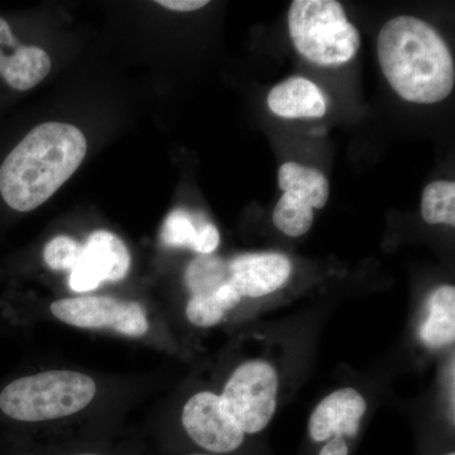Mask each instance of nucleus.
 <instances>
[{"instance_id": "obj_1", "label": "nucleus", "mask_w": 455, "mask_h": 455, "mask_svg": "<svg viewBox=\"0 0 455 455\" xmlns=\"http://www.w3.org/2000/svg\"><path fill=\"white\" fill-rule=\"evenodd\" d=\"M88 142L66 123L37 125L0 167V194L14 211L27 212L46 203L79 169Z\"/></svg>"}, {"instance_id": "obj_2", "label": "nucleus", "mask_w": 455, "mask_h": 455, "mask_svg": "<svg viewBox=\"0 0 455 455\" xmlns=\"http://www.w3.org/2000/svg\"><path fill=\"white\" fill-rule=\"evenodd\" d=\"M377 55L391 88L407 101L440 103L454 88V60L448 44L419 18L388 20L379 32Z\"/></svg>"}, {"instance_id": "obj_3", "label": "nucleus", "mask_w": 455, "mask_h": 455, "mask_svg": "<svg viewBox=\"0 0 455 455\" xmlns=\"http://www.w3.org/2000/svg\"><path fill=\"white\" fill-rule=\"evenodd\" d=\"M97 383L76 371H46L20 377L0 391V411L12 420L41 423L68 418L94 400Z\"/></svg>"}, {"instance_id": "obj_4", "label": "nucleus", "mask_w": 455, "mask_h": 455, "mask_svg": "<svg viewBox=\"0 0 455 455\" xmlns=\"http://www.w3.org/2000/svg\"><path fill=\"white\" fill-rule=\"evenodd\" d=\"M289 31L296 51L323 68H338L357 55L361 36L335 0H295Z\"/></svg>"}, {"instance_id": "obj_5", "label": "nucleus", "mask_w": 455, "mask_h": 455, "mask_svg": "<svg viewBox=\"0 0 455 455\" xmlns=\"http://www.w3.org/2000/svg\"><path fill=\"white\" fill-rule=\"evenodd\" d=\"M278 377L268 362L253 359L236 368L220 395L221 406L245 435L265 430L277 407Z\"/></svg>"}, {"instance_id": "obj_6", "label": "nucleus", "mask_w": 455, "mask_h": 455, "mask_svg": "<svg viewBox=\"0 0 455 455\" xmlns=\"http://www.w3.org/2000/svg\"><path fill=\"white\" fill-rule=\"evenodd\" d=\"M51 314L71 326L109 329L127 337H142L149 324L139 302L119 301L108 296L62 299L51 304Z\"/></svg>"}, {"instance_id": "obj_7", "label": "nucleus", "mask_w": 455, "mask_h": 455, "mask_svg": "<svg viewBox=\"0 0 455 455\" xmlns=\"http://www.w3.org/2000/svg\"><path fill=\"white\" fill-rule=\"evenodd\" d=\"M182 425L199 447L212 453H230L241 447L245 434L221 406L220 395L197 392L185 403Z\"/></svg>"}, {"instance_id": "obj_8", "label": "nucleus", "mask_w": 455, "mask_h": 455, "mask_svg": "<svg viewBox=\"0 0 455 455\" xmlns=\"http://www.w3.org/2000/svg\"><path fill=\"white\" fill-rule=\"evenodd\" d=\"M131 268L127 245L108 230L90 235L79 262L70 272V287L75 292H88L103 283H119Z\"/></svg>"}, {"instance_id": "obj_9", "label": "nucleus", "mask_w": 455, "mask_h": 455, "mask_svg": "<svg viewBox=\"0 0 455 455\" xmlns=\"http://www.w3.org/2000/svg\"><path fill=\"white\" fill-rule=\"evenodd\" d=\"M366 411V398L355 388L334 391L311 414L310 438L315 443L326 442L333 436L355 438Z\"/></svg>"}, {"instance_id": "obj_10", "label": "nucleus", "mask_w": 455, "mask_h": 455, "mask_svg": "<svg viewBox=\"0 0 455 455\" xmlns=\"http://www.w3.org/2000/svg\"><path fill=\"white\" fill-rule=\"evenodd\" d=\"M230 283L242 298H263L276 292L291 276L289 257L281 253H247L229 262Z\"/></svg>"}, {"instance_id": "obj_11", "label": "nucleus", "mask_w": 455, "mask_h": 455, "mask_svg": "<svg viewBox=\"0 0 455 455\" xmlns=\"http://www.w3.org/2000/svg\"><path fill=\"white\" fill-rule=\"evenodd\" d=\"M49 53L37 46H25L14 37L11 26L0 18V76L11 88L26 92L49 75Z\"/></svg>"}, {"instance_id": "obj_12", "label": "nucleus", "mask_w": 455, "mask_h": 455, "mask_svg": "<svg viewBox=\"0 0 455 455\" xmlns=\"http://www.w3.org/2000/svg\"><path fill=\"white\" fill-rule=\"evenodd\" d=\"M267 106L284 119L322 118L326 100L322 90L304 77H290L268 92Z\"/></svg>"}, {"instance_id": "obj_13", "label": "nucleus", "mask_w": 455, "mask_h": 455, "mask_svg": "<svg viewBox=\"0 0 455 455\" xmlns=\"http://www.w3.org/2000/svg\"><path fill=\"white\" fill-rule=\"evenodd\" d=\"M161 241L167 247L191 248L199 254H212L220 243V235L211 221L178 209L167 215Z\"/></svg>"}, {"instance_id": "obj_14", "label": "nucleus", "mask_w": 455, "mask_h": 455, "mask_svg": "<svg viewBox=\"0 0 455 455\" xmlns=\"http://www.w3.org/2000/svg\"><path fill=\"white\" fill-rule=\"evenodd\" d=\"M420 338L429 348H442L455 338V289L451 284L431 292L427 316L420 328Z\"/></svg>"}, {"instance_id": "obj_15", "label": "nucleus", "mask_w": 455, "mask_h": 455, "mask_svg": "<svg viewBox=\"0 0 455 455\" xmlns=\"http://www.w3.org/2000/svg\"><path fill=\"white\" fill-rule=\"evenodd\" d=\"M278 187L307 200L313 208L323 209L329 199V182L324 173L295 163L283 164L278 170Z\"/></svg>"}, {"instance_id": "obj_16", "label": "nucleus", "mask_w": 455, "mask_h": 455, "mask_svg": "<svg viewBox=\"0 0 455 455\" xmlns=\"http://www.w3.org/2000/svg\"><path fill=\"white\" fill-rule=\"evenodd\" d=\"M241 300V293L230 283L208 295L191 296L187 305L188 322L199 328L220 324L228 311L235 309Z\"/></svg>"}, {"instance_id": "obj_17", "label": "nucleus", "mask_w": 455, "mask_h": 455, "mask_svg": "<svg viewBox=\"0 0 455 455\" xmlns=\"http://www.w3.org/2000/svg\"><path fill=\"white\" fill-rule=\"evenodd\" d=\"M185 283L193 296L218 291L230 283L229 262L211 254H200L188 266Z\"/></svg>"}, {"instance_id": "obj_18", "label": "nucleus", "mask_w": 455, "mask_h": 455, "mask_svg": "<svg viewBox=\"0 0 455 455\" xmlns=\"http://www.w3.org/2000/svg\"><path fill=\"white\" fill-rule=\"evenodd\" d=\"M314 208L307 200L284 191L274 211V223L283 235L298 238L309 232L314 221Z\"/></svg>"}, {"instance_id": "obj_19", "label": "nucleus", "mask_w": 455, "mask_h": 455, "mask_svg": "<svg viewBox=\"0 0 455 455\" xmlns=\"http://www.w3.org/2000/svg\"><path fill=\"white\" fill-rule=\"evenodd\" d=\"M424 220L429 224L455 226L454 181H434L425 188L421 200Z\"/></svg>"}, {"instance_id": "obj_20", "label": "nucleus", "mask_w": 455, "mask_h": 455, "mask_svg": "<svg viewBox=\"0 0 455 455\" xmlns=\"http://www.w3.org/2000/svg\"><path fill=\"white\" fill-rule=\"evenodd\" d=\"M83 253V245L68 235H57L44 248V260L53 271H73Z\"/></svg>"}, {"instance_id": "obj_21", "label": "nucleus", "mask_w": 455, "mask_h": 455, "mask_svg": "<svg viewBox=\"0 0 455 455\" xmlns=\"http://www.w3.org/2000/svg\"><path fill=\"white\" fill-rule=\"evenodd\" d=\"M157 4L173 12H194L209 4L206 0H160Z\"/></svg>"}, {"instance_id": "obj_22", "label": "nucleus", "mask_w": 455, "mask_h": 455, "mask_svg": "<svg viewBox=\"0 0 455 455\" xmlns=\"http://www.w3.org/2000/svg\"><path fill=\"white\" fill-rule=\"evenodd\" d=\"M349 447L346 438L341 436H333L326 440L324 447L320 451L319 455H348Z\"/></svg>"}, {"instance_id": "obj_23", "label": "nucleus", "mask_w": 455, "mask_h": 455, "mask_svg": "<svg viewBox=\"0 0 455 455\" xmlns=\"http://www.w3.org/2000/svg\"><path fill=\"white\" fill-rule=\"evenodd\" d=\"M79 455H99V454H79Z\"/></svg>"}, {"instance_id": "obj_24", "label": "nucleus", "mask_w": 455, "mask_h": 455, "mask_svg": "<svg viewBox=\"0 0 455 455\" xmlns=\"http://www.w3.org/2000/svg\"><path fill=\"white\" fill-rule=\"evenodd\" d=\"M193 455H208V454H193Z\"/></svg>"}, {"instance_id": "obj_25", "label": "nucleus", "mask_w": 455, "mask_h": 455, "mask_svg": "<svg viewBox=\"0 0 455 455\" xmlns=\"http://www.w3.org/2000/svg\"><path fill=\"white\" fill-rule=\"evenodd\" d=\"M447 455H455V454H454V453H449V454H447Z\"/></svg>"}]
</instances>
